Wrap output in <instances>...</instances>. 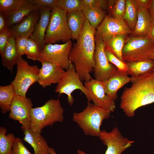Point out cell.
<instances>
[{
	"label": "cell",
	"instance_id": "7c38bea8",
	"mask_svg": "<svg viewBox=\"0 0 154 154\" xmlns=\"http://www.w3.org/2000/svg\"><path fill=\"white\" fill-rule=\"evenodd\" d=\"M33 106L30 98L15 94L10 107L9 117L21 124L23 131L30 128Z\"/></svg>",
	"mask_w": 154,
	"mask_h": 154
},
{
	"label": "cell",
	"instance_id": "f1b7e54d",
	"mask_svg": "<svg viewBox=\"0 0 154 154\" xmlns=\"http://www.w3.org/2000/svg\"><path fill=\"white\" fill-rule=\"evenodd\" d=\"M137 8L134 0H126V9L123 20L126 22L128 26L133 31L137 21Z\"/></svg>",
	"mask_w": 154,
	"mask_h": 154
},
{
	"label": "cell",
	"instance_id": "ac0fdd59",
	"mask_svg": "<svg viewBox=\"0 0 154 154\" xmlns=\"http://www.w3.org/2000/svg\"><path fill=\"white\" fill-rule=\"evenodd\" d=\"M41 10L31 13L18 23L9 28L11 35L17 36L31 35L40 17Z\"/></svg>",
	"mask_w": 154,
	"mask_h": 154
},
{
	"label": "cell",
	"instance_id": "7bdbcfd3",
	"mask_svg": "<svg viewBox=\"0 0 154 154\" xmlns=\"http://www.w3.org/2000/svg\"><path fill=\"white\" fill-rule=\"evenodd\" d=\"M148 36L154 41V22L152 21Z\"/></svg>",
	"mask_w": 154,
	"mask_h": 154
},
{
	"label": "cell",
	"instance_id": "83f0119b",
	"mask_svg": "<svg viewBox=\"0 0 154 154\" xmlns=\"http://www.w3.org/2000/svg\"><path fill=\"white\" fill-rule=\"evenodd\" d=\"M7 129L3 126L0 127V154H11L16 137L13 134L6 135Z\"/></svg>",
	"mask_w": 154,
	"mask_h": 154
},
{
	"label": "cell",
	"instance_id": "603a6c76",
	"mask_svg": "<svg viewBox=\"0 0 154 154\" xmlns=\"http://www.w3.org/2000/svg\"><path fill=\"white\" fill-rule=\"evenodd\" d=\"M1 57L3 66L12 72L14 66L17 64L19 58L17 52L15 37L14 36L11 35L10 37L4 54Z\"/></svg>",
	"mask_w": 154,
	"mask_h": 154
},
{
	"label": "cell",
	"instance_id": "7a4b0ae2",
	"mask_svg": "<svg viewBox=\"0 0 154 154\" xmlns=\"http://www.w3.org/2000/svg\"><path fill=\"white\" fill-rule=\"evenodd\" d=\"M131 78V85L125 88L120 104L129 117H133L140 107L154 103V71L141 77Z\"/></svg>",
	"mask_w": 154,
	"mask_h": 154
},
{
	"label": "cell",
	"instance_id": "1f68e13d",
	"mask_svg": "<svg viewBox=\"0 0 154 154\" xmlns=\"http://www.w3.org/2000/svg\"><path fill=\"white\" fill-rule=\"evenodd\" d=\"M41 52L35 41L29 37L25 53L27 58L34 61H38Z\"/></svg>",
	"mask_w": 154,
	"mask_h": 154
},
{
	"label": "cell",
	"instance_id": "6da1fadb",
	"mask_svg": "<svg viewBox=\"0 0 154 154\" xmlns=\"http://www.w3.org/2000/svg\"><path fill=\"white\" fill-rule=\"evenodd\" d=\"M96 31L86 19L80 34L70 53V60L81 80L84 82L93 79L90 73L95 66Z\"/></svg>",
	"mask_w": 154,
	"mask_h": 154
},
{
	"label": "cell",
	"instance_id": "9a60e30c",
	"mask_svg": "<svg viewBox=\"0 0 154 154\" xmlns=\"http://www.w3.org/2000/svg\"><path fill=\"white\" fill-rule=\"evenodd\" d=\"M41 68L39 69L38 82L43 88L52 84H58L65 71L60 67L46 62H40Z\"/></svg>",
	"mask_w": 154,
	"mask_h": 154
},
{
	"label": "cell",
	"instance_id": "f6af8a7d",
	"mask_svg": "<svg viewBox=\"0 0 154 154\" xmlns=\"http://www.w3.org/2000/svg\"><path fill=\"white\" fill-rule=\"evenodd\" d=\"M151 59H152L154 60V52L152 56H151Z\"/></svg>",
	"mask_w": 154,
	"mask_h": 154
},
{
	"label": "cell",
	"instance_id": "d590c367",
	"mask_svg": "<svg viewBox=\"0 0 154 154\" xmlns=\"http://www.w3.org/2000/svg\"><path fill=\"white\" fill-rule=\"evenodd\" d=\"M11 154H32L19 137L15 138Z\"/></svg>",
	"mask_w": 154,
	"mask_h": 154
},
{
	"label": "cell",
	"instance_id": "277c9868",
	"mask_svg": "<svg viewBox=\"0 0 154 154\" xmlns=\"http://www.w3.org/2000/svg\"><path fill=\"white\" fill-rule=\"evenodd\" d=\"M111 112L110 110L98 107L88 102L86 107L82 111L74 113L72 120L86 135L99 137L102 121L109 118Z\"/></svg>",
	"mask_w": 154,
	"mask_h": 154
},
{
	"label": "cell",
	"instance_id": "74e56055",
	"mask_svg": "<svg viewBox=\"0 0 154 154\" xmlns=\"http://www.w3.org/2000/svg\"><path fill=\"white\" fill-rule=\"evenodd\" d=\"M28 3L41 7L52 9L57 7L58 0H27Z\"/></svg>",
	"mask_w": 154,
	"mask_h": 154
},
{
	"label": "cell",
	"instance_id": "ba28073f",
	"mask_svg": "<svg viewBox=\"0 0 154 154\" xmlns=\"http://www.w3.org/2000/svg\"><path fill=\"white\" fill-rule=\"evenodd\" d=\"M82 81L76 72L73 64L70 61L69 67L65 71L60 81L57 84L55 92L60 94H66L68 103L71 106L74 101L72 93L77 90L81 91L86 96L88 102H90L88 92Z\"/></svg>",
	"mask_w": 154,
	"mask_h": 154
},
{
	"label": "cell",
	"instance_id": "f546056e",
	"mask_svg": "<svg viewBox=\"0 0 154 154\" xmlns=\"http://www.w3.org/2000/svg\"><path fill=\"white\" fill-rule=\"evenodd\" d=\"M27 2V0H0V12L6 15L10 13Z\"/></svg>",
	"mask_w": 154,
	"mask_h": 154
},
{
	"label": "cell",
	"instance_id": "484cf974",
	"mask_svg": "<svg viewBox=\"0 0 154 154\" xmlns=\"http://www.w3.org/2000/svg\"><path fill=\"white\" fill-rule=\"evenodd\" d=\"M82 11L86 19L96 30L105 16L103 10L98 7L84 6Z\"/></svg>",
	"mask_w": 154,
	"mask_h": 154
},
{
	"label": "cell",
	"instance_id": "5b68a950",
	"mask_svg": "<svg viewBox=\"0 0 154 154\" xmlns=\"http://www.w3.org/2000/svg\"><path fill=\"white\" fill-rule=\"evenodd\" d=\"M154 52V41L149 36H133L126 39L122 52L125 62L151 59Z\"/></svg>",
	"mask_w": 154,
	"mask_h": 154
},
{
	"label": "cell",
	"instance_id": "ffe728a7",
	"mask_svg": "<svg viewBox=\"0 0 154 154\" xmlns=\"http://www.w3.org/2000/svg\"><path fill=\"white\" fill-rule=\"evenodd\" d=\"M137 21L133 32L134 36H148L152 22L148 9L138 7Z\"/></svg>",
	"mask_w": 154,
	"mask_h": 154
},
{
	"label": "cell",
	"instance_id": "3957f363",
	"mask_svg": "<svg viewBox=\"0 0 154 154\" xmlns=\"http://www.w3.org/2000/svg\"><path fill=\"white\" fill-rule=\"evenodd\" d=\"M64 113V110L60 101L50 99L42 106L32 108L30 128L41 133L45 127L63 121Z\"/></svg>",
	"mask_w": 154,
	"mask_h": 154
},
{
	"label": "cell",
	"instance_id": "f35d334b",
	"mask_svg": "<svg viewBox=\"0 0 154 154\" xmlns=\"http://www.w3.org/2000/svg\"><path fill=\"white\" fill-rule=\"evenodd\" d=\"M84 6H92L100 8L103 10L106 7L108 1L104 0H82Z\"/></svg>",
	"mask_w": 154,
	"mask_h": 154
},
{
	"label": "cell",
	"instance_id": "5bb4252c",
	"mask_svg": "<svg viewBox=\"0 0 154 154\" xmlns=\"http://www.w3.org/2000/svg\"><path fill=\"white\" fill-rule=\"evenodd\" d=\"M84 85L94 104L111 112L114 111L116 108L115 100L106 94L102 82L93 78L84 82Z\"/></svg>",
	"mask_w": 154,
	"mask_h": 154
},
{
	"label": "cell",
	"instance_id": "4316f807",
	"mask_svg": "<svg viewBox=\"0 0 154 154\" xmlns=\"http://www.w3.org/2000/svg\"><path fill=\"white\" fill-rule=\"evenodd\" d=\"M12 84L0 86V108L1 112L5 114L9 112L10 107L15 95Z\"/></svg>",
	"mask_w": 154,
	"mask_h": 154
},
{
	"label": "cell",
	"instance_id": "9c48e42d",
	"mask_svg": "<svg viewBox=\"0 0 154 154\" xmlns=\"http://www.w3.org/2000/svg\"><path fill=\"white\" fill-rule=\"evenodd\" d=\"M72 47L71 40L62 44H46L38 61L49 62L66 70L70 65L69 55Z\"/></svg>",
	"mask_w": 154,
	"mask_h": 154
},
{
	"label": "cell",
	"instance_id": "44dd1931",
	"mask_svg": "<svg viewBox=\"0 0 154 154\" xmlns=\"http://www.w3.org/2000/svg\"><path fill=\"white\" fill-rule=\"evenodd\" d=\"M126 63V73L131 77H141L154 71V60L151 59Z\"/></svg>",
	"mask_w": 154,
	"mask_h": 154
},
{
	"label": "cell",
	"instance_id": "e0dca14e",
	"mask_svg": "<svg viewBox=\"0 0 154 154\" xmlns=\"http://www.w3.org/2000/svg\"><path fill=\"white\" fill-rule=\"evenodd\" d=\"M131 78L126 72L117 70L105 81L102 82L106 94L114 100L117 98V92L126 84L131 82Z\"/></svg>",
	"mask_w": 154,
	"mask_h": 154
},
{
	"label": "cell",
	"instance_id": "ee69618b",
	"mask_svg": "<svg viewBox=\"0 0 154 154\" xmlns=\"http://www.w3.org/2000/svg\"><path fill=\"white\" fill-rule=\"evenodd\" d=\"M49 151L50 154H57L55 150L52 147H50Z\"/></svg>",
	"mask_w": 154,
	"mask_h": 154
},
{
	"label": "cell",
	"instance_id": "d6a6232c",
	"mask_svg": "<svg viewBox=\"0 0 154 154\" xmlns=\"http://www.w3.org/2000/svg\"><path fill=\"white\" fill-rule=\"evenodd\" d=\"M126 7V0L115 1L112 9L113 17L119 20H123L125 12Z\"/></svg>",
	"mask_w": 154,
	"mask_h": 154
},
{
	"label": "cell",
	"instance_id": "ab89813d",
	"mask_svg": "<svg viewBox=\"0 0 154 154\" xmlns=\"http://www.w3.org/2000/svg\"><path fill=\"white\" fill-rule=\"evenodd\" d=\"M9 28L7 26V15L0 13V32Z\"/></svg>",
	"mask_w": 154,
	"mask_h": 154
},
{
	"label": "cell",
	"instance_id": "4dcf8cb0",
	"mask_svg": "<svg viewBox=\"0 0 154 154\" xmlns=\"http://www.w3.org/2000/svg\"><path fill=\"white\" fill-rule=\"evenodd\" d=\"M57 7L68 13L82 11L84 6L82 0H58Z\"/></svg>",
	"mask_w": 154,
	"mask_h": 154
},
{
	"label": "cell",
	"instance_id": "52a82bcc",
	"mask_svg": "<svg viewBox=\"0 0 154 154\" xmlns=\"http://www.w3.org/2000/svg\"><path fill=\"white\" fill-rule=\"evenodd\" d=\"M16 65V75L11 83L16 94L26 97L29 88L38 82L40 69L36 65H30L22 56L19 58Z\"/></svg>",
	"mask_w": 154,
	"mask_h": 154
},
{
	"label": "cell",
	"instance_id": "bcb514c9",
	"mask_svg": "<svg viewBox=\"0 0 154 154\" xmlns=\"http://www.w3.org/2000/svg\"></svg>",
	"mask_w": 154,
	"mask_h": 154
},
{
	"label": "cell",
	"instance_id": "60d3db41",
	"mask_svg": "<svg viewBox=\"0 0 154 154\" xmlns=\"http://www.w3.org/2000/svg\"><path fill=\"white\" fill-rule=\"evenodd\" d=\"M152 0H134L138 7H140L148 9Z\"/></svg>",
	"mask_w": 154,
	"mask_h": 154
},
{
	"label": "cell",
	"instance_id": "8992f818",
	"mask_svg": "<svg viewBox=\"0 0 154 154\" xmlns=\"http://www.w3.org/2000/svg\"><path fill=\"white\" fill-rule=\"evenodd\" d=\"M67 13L58 7L51 11L45 38L46 44H55L62 41L65 43L72 38L67 22Z\"/></svg>",
	"mask_w": 154,
	"mask_h": 154
},
{
	"label": "cell",
	"instance_id": "8fae6325",
	"mask_svg": "<svg viewBox=\"0 0 154 154\" xmlns=\"http://www.w3.org/2000/svg\"><path fill=\"white\" fill-rule=\"evenodd\" d=\"M99 137L107 147L105 154H121L134 142L124 137L116 127L110 132L105 130L101 131ZM77 151V154H87L80 149Z\"/></svg>",
	"mask_w": 154,
	"mask_h": 154
},
{
	"label": "cell",
	"instance_id": "2e32d148",
	"mask_svg": "<svg viewBox=\"0 0 154 154\" xmlns=\"http://www.w3.org/2000/svg\"><path fill=\"white\" fill-rule=\"evenodd\" d=\"M52 9L49 7L42 8L40 11V18L33 32L30 37L35 41L41 52L45 44V36Z\"/></svg>",
	"mask_w": 154,
	"mask_h": 154
},
{
	"label": "cell",
	"instance_id": "8d00e7d4",
	"mask_svg": "<svg viewBox=\"0 0 154 154\" xmlns=\"http://www.w3.org/2000/svg\"><path fill=\"white\" fill-rule=\"evenodd\" d=\"M11 33L8 28L0 32V54L1 57L4 54L5 48Z\"/></svg>",
	"mask_w": 154,
	"mask_h": 154
},
{
	"label": "cell",
	"instance_id": "7402d4cb",
	"mask_svg": "<svg viewBox=\"0 0 154 154\" xmlns=\"http://www.w3.org/2000/svg\"><path fill=\"white\" fill-rule=\"evenodd\" d=\"M42 9L40 6L29 3L27 2L18 9L7 15L8 27L9 28L19 23L31 13L40 10Z\"/></svg>",
	"mask_w": 154,
	"mask_h": 154
},
{
	"label": "cell",
	"instance_id": "4fadbf2b",
	"mask_svg": "<svg viewBox=\"0 0 154 154\" xmlns=\"http://www.w3.org/2000/svg\"><path fill=\"white\" fill-rule=\"evenodd\" d=\"M131 29L123 20H119L105 15L103 21L96 29L95 39L104 40L119 35H127Z\"/></svg>",
	"mask_w": 154,
	"mask_h": 154
},
{
	"label": "cell",
	"instance_id": "d4e9b609",
	"mask_svg": "<svg viewBox=\"0 0 154 154\" xmlns=\"http://www.w3.org/2000/svg\"><path fill=\"white\" fill-rule=\"evenodd\" d=\"M126 36L124 35H117L103 40L105 43L106 48L123 61H124L122 52L126 39Z\"/></svg>",
	"mask_w": 154,
	"mask_h": 154
},
{
	"label": "cell",
	"instance_id": "e575fe53",
	"mask_svg": "<svg viewBox=\"0 0 154 154\" xmlns=\"http://www.w3.org/2000/svg\"><path fill=\"white\" fill-rule=\"evenodd\" d=\"M30 36L29 35H24L15 37L16 47L19 57L25 54L26 48Z\"/></svg>",
	"mask_w": 154,
	"mask_h": 154
},
{
	"label": "cell",
	"instance_id": "836d02e7",
	"mask_svg": "<svg viewBox=\"0 0 154 154\" xmlns=\"http://www.w3.org/2000/svg\"><path fill=\"white\" fill-rule=\"evenodd\" d=\"M105 51L108 60L110 63L115 65L117 70L126 72L127 66L125 62L120 60L106 47Z\"/></svg>",
	"mask_w": 154,
	"mask_h": 154
},
{
	"label": "cell",
	"instance_id": "d6986e66",
	"mask_svg": "<svg viewBox=\"0 0 154 154\" xmlns=\"http://www.w3.org/2000/svg\"><path fill=\"white\" fill-rule=\"evenodd\" d=\"M23 131L24 134V140L32 147L34 154H50V147L41 133L35 131L30 128Z\"/></svg>",
	"mask_w": 154,
	"mask_h": 154
},
{
	"label": "cell",
	"instance_id": "30bf717a",
	"mask_svg": "<svg viewBox=\"0 0 154 154\" xmlns=\"http://www.w3.org/2000/svg\"><path fill=\"white\" fill-rule=\"evenodd\" d=\"M95 43L94 75L95 79L103 82L114 74L117 69L108 60L105 51L106 46L104 41L101 39H95Z\"/></svg>",
	"mask_w": 154,
	"mask_h": 154
},
{
	"label": "cell",
	"instance_id": "b9f144b4",
	"mask_svg": "<svg viewBox=\"0 0 154 154\" xmlns=\"http://www.w3.org/2000/svg\"><path fill=\"white\" fill-rule=\"evenodd\" d=\"M152 20L154 21V0H152L151 4L148 9Z\"/></svg>",
	"mask_w": 154,
	"mask_h": 154
},
{
	"label": "cell",
	"instance_id": "cb8c5ba5",
	"mask_svg": "<svg viewBox=\"0 0 154 154\" xmlns=\"http://www.w3.org/2000/svg\"><path fill=\"white\" fill-rule=\"evenodd\" d=\"M67 22L71 34L72 38L77 40L86 19L82 11L67 13Z\"/></svg>",
	"mask_w": 154,
	"mask_h": 154
}]
</instances>
